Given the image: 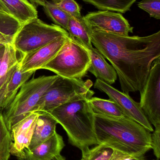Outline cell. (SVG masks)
I'll list each match as a JSON object with an SVG mask.
<instances>
[{
  "instance_id": "1",
  "label": "cell",
  "mask_w": 160,
  "mask_h": 160,
  "mask_svg": "<svg viewBox=\"0 0 160 160\" xmlns=\"http://www.w3.org/2000/svg\"><path fill=\"white\" fill-rule=\"evenodd\" d=\"M92 43L111 64L122 92H142L153 63L160 58V31L129 36L93 29Z\"/></svg>"
},
{
  "instance_id": "2",
  "label": "cell",
  "mask_w": 160,
  "mask_h": 160,
  "mask_svg": "<svg viewBox=\"0 0 160 160\" xmlns=\"http://www.w3.org/2000/svg\"><path fill=\"white\" fill-rule=\"evenodd\" d=\"M94 130L97 144L105 145L113 149L111 160L144 155L151 149L150 132L127 117L94 114Z\"/></svg>"
},
{
  "instance_id": "3",
  "label": "cell",
  "mask_w": 160,
  "mask_h": 160,
  "mask_svg": "<svg viewBox=\"0 0 160 160\" xmlns=\"http://www.w3.org/2000/svg\"><path fill=\"white\" fill-rule=\"evenodd\" d=\"M95 92L78 95L49 113L64 128L69 142L81 151L97 145L94 130V113L89 103Z\"/></svg>"
},
{
  "instance_id": "4",
  "label": "cell",
  "mask_w": 160,
  "mask_h": 160,
  "mask_svg": "<svg viewBox=\"0 0 160 160\" xmlns=\"http://www.w3.org/2000/svg\"><path fill=\"white\" fill-rule=\"evenodd\" d=\"M58 76L33 78L21 87L14 99L3 110L5 122L9 132L12 127L34 112L40 98Z\"/></svg>"
},
{
  "instance_id": "5",
  "label": "cell",
  "mask_w": 160,
  "mask_h": 160,
  "mask_svg": "<svg viewBox=\"0 0 160 160\" xmlns=\"http://www.w3.org/2000/svg\"><path fill=\"white\" fill-rule=\"evenodd\" d=\"M90 64L87 50L69 37L56 56L41 69L63 78L81 79L88 72Z\"/></svg>"
},
{
  "instance_id": "6",
  "label": "cell",
  "mask_w": 160,
  "mask_h": 160,
  "mask_svg": "<svg viewBox=\"0 0 160 160\" xmlns=\"http://www.w3.org/2000/svg\"><path fill=\"white\" fill-rule=\"evenodd\" d=\"M69 36L68 32L60 26L47 24L36 18L22 25L14 37L12 45L22 56L59 38Z\"/></svg>"
},
{
  "instance_id": "7",
  "label": "cell",
  "mask_w": 160,
  "mask_h": 160,
  "mask_svg": "<svg viewBox=\"0 0 160 160\" xmlns=\"http://www.w3.org/2000/svg\"><path fill=\"white\" fill-rule=\"evenodd\" d=\"M92 85L93 82L90 80L84 82L58 76L40 98L34 112L50 113L76 96L89 92Z\"/></svg>"
},
{
  "instance_id": "8",
  "label": "cell",
  "mask_w": 160,
  "mask_h": 160,
  "mask_svg": "<svg viewBox=\"0 0 160 160\" xmlns=\"http://www.w3.org/2000/svg\"><path fill=\"white\" fill-rule=\"evenodd\" d=\"M139 102L142 110L155 128H160V58L153 63Z\"/></svg>"
},
{
  "instance_id": "9",
  "label": "cell",
  "mask_w": 160,
  "mask_h": 160,
  "mask_svg": "<svg viewBox=\"0 0 160 160\" xmlns=\"http://www.w3.org/2000/svg\"><path fill=\"white\" fill-rule=\"evenodd\" d=\"M94 87L106 93L110 99L117 103L126 117L141 124L150 132L154 131L153 127L142 110L140 103L132 99L129 95L119 91L111 85L98 79Z\"/></svg>"
},
{
  "instance_id": "10",
  "label": "cell",
  "mask_w": 160,
  "mask_h": 160,
  "mask_svg": "<svg viewBox=\"0 0 160 160\" xmlns=\"http://www.w3.org/2000/svg\"><path fill=\"white\" fill-rule=\"evenodd\" d=\"M84 18L94 29L123 36L133 32V27L119 13L102 10L89 12Z\"/></svg>"
},
{
  "instance_id": "11",
  "label": "cell",
  "mask_w": 160,
  "mask_h": 160,
  "mask_svg": "<svg viewBox=\"0 0 160 160\" xmlns=\"http://www.w3.org/2000/svg\"><path fill=\"white\" fill-rule=\"evenodd\" d=\"M69 37L59 38L46 46L21 56V71L25 73L41 69L56 56Z\"/></svg>"
},
{
  "instance_id": "12",
  "label": "cell",
  "mask_w": 160,
  "mask_h": 160,
  "mask_svg": "<svg viewBox=\"0 0 160 160\" xmlns=\"http://www.w3.org/2000/svg\"><path fill=\"white\" fill-rule=\"evenodd\" d=\"M40 112H32L12 127L10 131L12 143L10 154L18 158L27 149L30 143L37 119Z\"/></svg>"
},
{
  "instance_id": "13",
  "label": "cell",
  "mask_w": 160,
  "mask_h": 160,
  "mask_svg": "<svg viewBox=\"0 0 160 160\" xmlns=\"http://www.w3.org/2000/svg\"><path fill=\"white\" fill-rule=\"evenodd\" d=\"M63 137L54 133L50 139L31 150L25 149L18 160H50L60 155L65 147Z\"/></svg>"
},
{
  "instance_id": "14",
  "label": "cell",
  "mask_w": 160,
  "mask_h": 160,
  "mask_svg": "<svg viewBox=\"0 0 160 160\" xmlns=\"http://www.w3.org/2000/svg\"><path fill=\"white\" fill-rule=\"evenodd\" d=\"M86 49L91 61L88 71L98 79L102 80L111 85L115 82L117 79V74L113 67L106 62L102 54L93 47Z\"/></svg>"
},
{
  "instance_id": "15",
  "label": "cell",
  "mask_w": 160,
  "mask_h": 160,
  "mask_svg": "<svg viewBox=\"0 0 160 160\" xmlns=\"http://www.w3.org/2000/svg\"><path fill=\"white\" fill-rule=\"evenodd\" d=\"M40 112L37 119L33 136L27 149L31 150L46 142L56 132V120L49 113Z\"/></svg>"
},
{
  "instance_id": "16",
  "label": "cell",
  "mask_w": 160,
  "mask_h": 160,
  "mask_svg": "<svg viewBox=\"0 0 160 160\" xmlns=\"http://www.w3.org/2000/svg\"><path fill=\"white\" fill-rule=\"evenodd\" d=\"M93 28L84 17H70L68 24L67 32L70 37L82 45L86 48L93 47L92 35Z\"/></svg>"
},
{
  "instance_id": "17",
  "label": "cell",
  "mask_w": 160,
  "mask_h": 160,
  "mask_svg": "<svg viewBox=\"0 0 160 160\" xmlns=\"http://www.w3.org/2000/svg\"><path fill=\"white\" fill-rule=\"evenodd\" d=\"M35 72L31 71L23 73L20 69L19 63L18 66L0 95V109L3 110L12 102L21 87L28 81Z\"/></svg>"
},
{
  "instance_id": "18",
  "label": "cell",
  "mask_w": 160,
  "mask_h": 160,
  "mask_svg": "<svg viewBox=\"0 0 160 160\" xmlns=\"http://www.w3.org/2000/svg\"><path fill=\"white\" fill-rule=\"evenodd\" d=\"M9 14L21 24L38 18L35 7L28 0H0Z\"/></svg>"
},
{
  "instance_id": "19",
  "label": "cell",
  "mask_w": 160,
  "mask_h": 160,
  "mask_svg": "<svg viewBox=\"0 0 160 160\" xmlns=\"http://www.w3.org/2000/svg\"><path fill=\"white\" fill-rule=\"evenodd\" d=\"M17 51L12 44L5 45L4 53L0 65V95L19 66Z\"/></svg>"
},
{
  "instance_id": "20",
  "label": "cell",
  "mask_w": 160,
  "mask_h": 160,
  "mask_svg": "<svg viewBox=\"0 0 160 160\" xmlns=\"http://www.w3.org/2000/svg\"><path fill=\"white\" fill-rule=\"evenodd\" d=\"M22 24L9 14L0 11V43L12 44Z\"/></svg>"
},
{
  "instance_id": "21",
  "label": "cell",
  "mask_w": 160,
  "mask_h": 160,
  "mask_svg": "<svg viewBox=\"0 0 160 160\" xmlns=\"http://www.w3.org/2000/svg\"><path fill=\"white\" fill-rule=\"evenodd\" d=\"M89 103L94 114L112 117H126L117 103L111 100L92 97L89 99Z\"/></svg>"
},
{
  "instance_id": "22",
  "label": "cell",
  "mask_w": 160,
  "mask_h": 160,
  "mask_svg": "<svg viewBox=\"0 0 160 160\" xmlns=\"http://www.w3.org/2000/svg\"><path fill=\"white\" fill-rule=\"evenodd\" d=\"M98 9L125 13L130 11L137 0H82Z\"/></svg>"
},
{
  "instance_id": "23",
  "label": "cell",
  "mask_w": 160,
  "mask_h": 160,
  "mask_svg": "<svg viewBox=\"0 0 160 160\" xmlns=\"http://www.w3.org/2000/svg\"><path fill=\"white\" fill-rule=\"evenodd\" d=\"M43 7L47 16L54 22L55 25L67 31L70 16L53 2H50L46 0Z\"/></svg>"
},
{
  "instance_id": "24",
  "label": "cell",
  "mask_w": 160,
  "mask_h": 160,
  "mask_svg": "<svg viewBox=\"0 0 160 160\" xmlns=\"http://www.w3.org/2000/svg\"><path fill=\"white\" fill-rule=\"evenodd\" d=\"M12 143L10 132L5 122L3 110L0 109V160H8Z\"/></svg>"
},
{
  "instance_id": "25",
  "label": "cell",
  "mask_w": 160,
  "mask_h": 160,
  "mask_svg": "<svg viewBox=\"0 0 160 160\" xmlns=\"http://www.w3.org/2000/svg\"><path fill=\"white\" fill-rule=\"evenodd\" d=\"M80 160H111L114 150L104 144H97L93 148L82 150Z\"/></svg>"
},
{
  "instance_id": "26",
  "label": "cell",
  "mask_w": 160,
  "mask_h": 160,
  "mask_svg": "<svg viewBox=\"0 0 160 160\" xmlns=\"http://www.w3.org/2000/svg\"><path fill=\"white\" fill-rule=\"evenodd\" d=\"M138 6L152 18L160 19V0H142L138 3Z\"/></svg>"
},
{
  "instance_id": "27",
  "label": "cell",
  "mask_w": 160,
  "mask_h": 160,
  "mask_svg": "<svg viewBox=\"0 0 160 160\" xmlns=\"http://www.w3.org/2000/svg\"><path fill=\"white\" fill-rule=\"evenodd\" d=\"M54 3L70 17L79 18L82 16L80 6L75 0H60Z\"/></svg>"
},
{
  "instance_id": "28",
  "label": "cell",
  "mask_w": 160,
  "mask_h": 160,
  "mask_svg": "<svg viewBox=\"0 0 160 160\" xmlns=\"http://www.w3.org/2000/svg\"><path fill=\"white\" fill-rule=\"evenodd\" d=\"M151 148L158 160L160 158V128H155L151 136Z\"/></svg>"
},
{
  "instance_id": "29",
  "label": "cell",
  "mask_w": 160,
  "mask_h": 160,
  "mask_svg": "<svg viewBox=\"0 0 160 160\" xmlns=\"http://www.w3.org/2000/svg\"><path fill=\"white\" fill-rule=\"evenodd\" d=\"M31 3L33 4L35 7L37 6H42L44 7L45 4L46 0H30Z\"/></svg>"
},
{
  "instance_id": "30",
  "label": "cell",
  "mask_w": 160,
  "mask_h": 160,
  "mask_svg": "<svg viewBox=\"0 0 160 160\" xmlns=\"http://www.w3.org/2000/svg\"><path fill=\"white\" fill-rule=\"evenodd\" d=\"M124 160H146L144 155H142L138 157H132V158H128Z\"/></svg>"
},
{
  "instance_id": "31",
  "label": "cell",
  "mask_w": 160,
  "mask_h": 160,
  "mask_svg": "<svg viewBox=\"0 0 160 160\" xmlns=\"http://www.w3.org/2000/svg\"><path fill=\"white\" fill-rule=\"evenodd\" d=\"M0 11H1V12H4V13H7V14H9L7 8L3 4V3H2L1 1H0ZM9 15H10V14H9Z\"/></svg>"
},
{
  "instance_id": "32",
  "label": "cell",
  "mask_w": 160,
  "mask_h": 160,
  "mask_svg": "<svg viewBox=\"0 0 160 160\" xmlns=\"http://www.w3.org/2000/svg\"><path fill=\"white\" fill-rule=\"evenodd\" d=\"M5 49V45L0 48V65L2 63L3 56L4 53Z\"/></svg>"
},
{
  "instance_id": "33",
  "label": "cell",
  "mask_w": 160,
  "mask_h": 160,
  "mask_svg": "<svg viewBox=\"0 0 160 160\" xmlns=\"http://www.w3.org/2000/svg\"><path fill=\"white\" fill-rule=\"evenodd\" d=\"M50 160H66L65 158H64L63 156H62L61 154L58 155V156H56V157H54L52 159Z\"/></svg>"
},
{
  "instance_id": "34",
  "label": "cell",
  "mask_w": 160,
  "mask_h": 160,
  "mask_svg": "<svg viewBox=\"0 0 160 160\" xmlns=\"http://www.w3.org/2000/svg\"><path fill=\"white\" fill-rule=\"evenodd\" d=\"M50 1H51L52 2H56L60 0H50Z\"/></svg>"
},
{
  "instance_id": "35",
  "label": "cell",
  "mask_w": 160,
  "mask_h": 160,
  "mask_svg": "<svg viewBox=\"0 0 160 160\" xmlns=\"http://www.w3.org/2000/svg\"><path fill=\"white\" fill-rule=\"evenodd\" d=\"M5 45H4V44H2V43H0V48H1V47H3V46H5Z\"/></svg>"
}]
</instances>
